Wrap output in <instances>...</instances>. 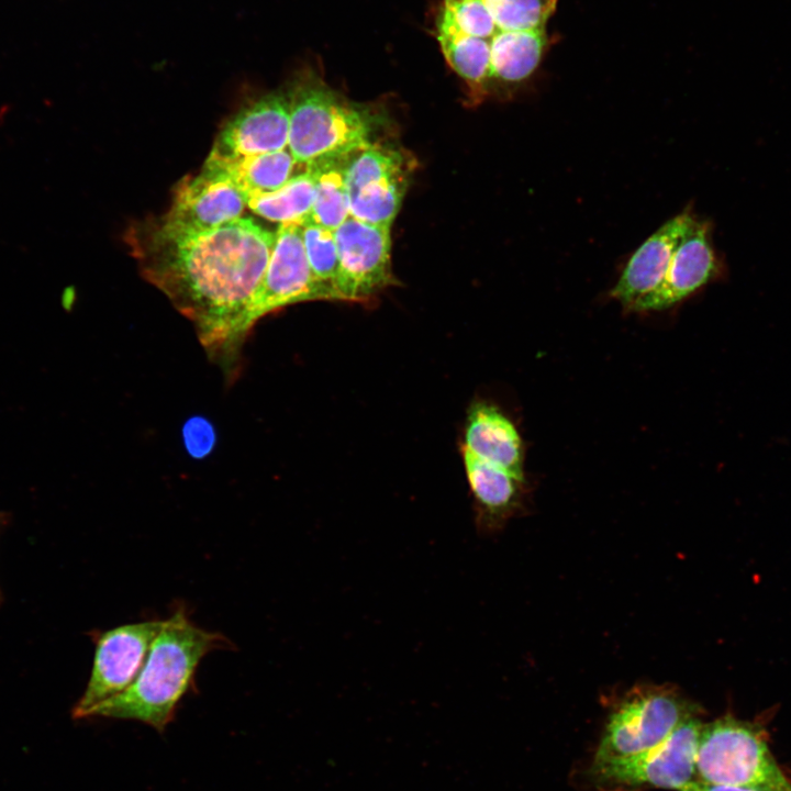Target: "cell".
<instances>
[{
  "instance_id": "obj_19",
  "label": "cell",
  "mask_w": 791,
  "mask_h": 791,
  "mask_svg": "<svg viewBox=\"0 0 791 791\" xmlns=\"http://www.w3.org/2000/svg\"><path fill=\"white\" fill-rule=\"evenodd\" d=\"M315 175L310 166L293 175L277 190L247 197V208L269 221L304 223L311 213L314 199Z\"/></svg>"
},
{
  "instance_id": "obj_8",
  "label": "cell",
  "mask_w": 791,
  "mask_h": 791,
  "mask_svg": "<svg viewBox=\"0 0 791 791\" xmlns=\"http://www.w3.org/2000/svg\"><path fill=\"white\" fill-rule=\"evenodd\" d=\"M310 300H335L334 291L311 271L301 224H279L266 272L244 319L245 334L266 314Z\"/></svg>"
},
{
  "instance_id": "obj_4",
  "label": "cell",
  "mask_w": 791,
  "mask_h": 791,
  "mask_svg": "<svg viewBox=\"0 0 791 791\" xmlns=\"http://www.w3.org/2000/svg\"><path fill=\"white\" fill-rule=\"evenodd\" d=\"M695 775L711 784L791 791V781L770 753L762 728L731 715L702 726Z\"/></svg>"
},
{
  "instance_id": "obj_5",
  "label": "cell",
  "mask_w": 791,
  "mask_h": 791,
  "mask_svg": "<svg viewBox=\"0 0 791 791\" xmlns=\"http://www.w3.org/2000/svg\"><path fill=\"white\" fill-rule=\"evenodd\" d=\"M694 715L693 705L675 689L662 686L633 689L610 714L593 762L653 748Z\"/></svg>"
},
{
  "instance_id": "obj_6",
  "label": "cell",
  "mask_w": 791,
  "mask_h": 791,
  "mask_svg": "<svg viewBox=\"0 0 791 791\" xmlns=\"http://www.w3.org/2000/svg\"><path fill=\"white\" fill-rule=\"evenodd\" d=\"M702 726L695 715L691 716L653 748L627 757L593 762L592 777L600 786L611 789L654 787L681 791L695 776Z\"/></svg>"
},
{
  "instance_id": "obj_16",
  "label": "cell",
  "mask_w": 791,
  "mask_h": 791,
  "mask_svg": "<svg viewBox=\"0 0 791 791\" xmlns=\"http://www.w3.org/2000/svg\"><path fill=\"white\" fill-rule=\"evenodd\" d=\"M464 448L525 481L521 437L513 423L495 405L487 402L471 405Z\"/></svg>"
},
{
  "instance_id": "obj_3",
  "label": "cell",
  "mask_w": 791,
  "mask_h": 791,
  "mask_svg": "<svg viewBox=\"0 0 791 791\" xmlns=\"http://www.w3.org/2000/svg\"><path fill=\"white\" fill-rule=\"evenodd\" d=\"M286 91L288 148L298 165L349 157L374 144L371 113L338 94L312 70L300 74Z\"/></svg>"
},
{
  "instance_id": "obj_7",
  "label": "cell",
  "mask_w": 791,
  "mask_h": 791,
  "mask_svg": "<svg viewBox=\"0 0 791 791\" xmlns=\"http://www.w3.org/2000/svg\"><path fill=\"white\" fill-rule=\"evenodd\" d=\"M163 620L123 624L92 633L96 645L87 687L73 709L85 718L101 702L124 691L140 673Z\"/></svg>"
},
{
  "instance_id": "obj_15",
  "label": "cell",
  "mask_w": 791,
  "mask_h": 791,
  "mask_svg": "<svg viewBox=\"0 0 791 791\" xmlns=\"http://www.w3.org/2000/svg\"><path fill=\"white\" fill-rule=\"evenodd\" d=\"M463 458L474 497L477 530L482 534L494 533L519 510L525 481L464 447Z\"/></svg>"
},
{
  "instance_id": "obj_9",
  "label": "cell",
  "mask_w": 791,
  "mask_h": 791,
  "mask_svg": "<svg viewBox=\"0 0 791 791\" xmlns=\"http://www.w3.org/2000/svg\"><path fill=\"white\" fill-rule=\"evenodd\" d=\"M390 231L391 226L352 215L334 230L338 256L335 300L361 301L396 283Z\"/></svg>"
},
{
  "instance_id": "obj_17",
  "label": "cell",
  "mask_w": 791,
  "mask_h": 791,
  "mask_svg": "<svg viewBox=\"0 0 791 791\" xmlns=\"http://www.w3.org/2000/svg\"><path fill=\"white\" fill-rule=\"evenodd\" d=\"M489 83L519 85L539 66L548 45L543 29L498 31L490 40Z\"/></svg>"
},
{
  "instance_id": "obj_12",
  "label": "cell",
  "mask_w": 791,
  "mask_h": 791,
  "mask_svg": "<svg viewBox=\"0 0 791 791\" xmlns=\"http://www.w3.org/2000/svg\"><path fill=\"white\" fill-rule=\"evenodd\" d=\"M289 120L287 91L266 93L224 123L209 156L234 158L287 148Z\"/></svg>"
},
{
  "instance_id": "obj_10",
  "label": "cell",
  "mask_w": 791,
  "mask_h": 791,
  "mask_svg": "<svg viewBox=\"0 0 791 791\" xmlns=\"http://www.w3.org/2000/svg\"><path fill=\"white\" fill-rule=\"evenodd\" d=\"M410 165L401 151L374 143L346 167L350 215L391 226L409 186Z\"/></svg>"
},
{
  "instance_id": "obj_18",
  "label": "cell",
  "mask_w": 791,
  "mask_h": 791,
  "mask_svg": "<svg viewBox=\"0 0 791 791\" xmlns=\"http://www.w3.org/2000/svg\"><path fill=\"white\" fill-rule=\"evenodd\" d=\"M204 163L225 172L247 197L279 189L298 165L288 147L234 158L208 156Z\"/></svg>"
},
{
  "instance_id": "obj_14",
  "label": "cell",
  "mask_w": 791,
  "mask_h": 791,
  "mask_svg": "<svg viewBox=\"0 0 791 791\" xmlns=\"http://www.w3.org/2000/svg\"><path fill=\"white\" fill-rule=\"evenodd\" d=\"M697 218L689 210L666 221L628 258L610 296L631 309L662 282L673 253Z\"/></svg>"
},
{
  "instance_id": "obj_20",
  "label": "cell",
  "mask_w": 791,
  "mask_h": 791,
  "mask_svg": "<svg viewBox=\"0 0 791 791\" xmlns=\"http://www.w3.org/2000/svg\"><path fill=\"white\" fill-rule=\"evenodd\" d=\"M350 157L325 158L307 165L315 175L309 221L334 231L350 216L346 183V167Z\"/></svg>"
},
{
  "instance_id": "obj_25",
  "label": "cell",
  "mask_w": 791,
  "mask_h": 791,
  "mask_svg": "<svg viewBox=\"0 0 791 791\" xmlns=\"http://www.w3.org/2000/svg\"><path fill=\"white\" fill-rule=\"evenodd\" d=\"M0 604H1V593H0Z\"/></svg>"
},
{
  "instance_id": "obj_1",
  "label": "cell",
  "mask_w": 791,
  "mask_h": 791,
  "mask_svg": "<svg viewBox=\"0 0 791 791\" xmlns=\"http://www.w3.org/2000/svg\"><path fill=\"white\" fill-rule=\"evenodd\" d=\"M143 277L196 330L209 355L229 365L246 337L244 319L266 272L271 232L239 218L205 232H176L157 220L127 235Z\"/></svg>"
},
{
  "instance_id": "obj_22",
  "label": "cell",
  "mask_w": 791,
  "mask_h": 791,
  "mask_svg": "<svg viewBox=\"0 0 791 791\" xmlns=\"http://www.w3.org/2000/svg\"><path fill=\"white\" fill-rule=\"evenodd\" d=\"M498 31L543 29L555 12L558 0H480Z\"/></svg>"
},
{
  "instance_id": "obj_2",
  "label": "cell",
  "mask_w": 791,
  "mask_h": 791,
  "mask_svg": "<svg viewBox=\"0 0 791 791\" xmlns=\"http://www.w3.org/2000/svg\"><path fill=\"white\" fill-rule=\"evenodd\" d=\"M234 647L225 635L198 626L186 606L179 605L163 620L135 680L94 706L87 717L137 721L163 733L182 698L196 688L201 660L212 650Z\"/></svg>"
},
{
  "instance_id": "obj_24",
  "label": "cell",
  "mask_w": 791,
  "mask_h": 791,
  "mask_svg": "<svg viewBox=\"0 0 791 791\" xmlns=\"http://www.w3.org/2000/svg\"><path fill=\"white\" fill-rule=\"evenodd\" d=\"M681 791H755L751 789L746 788H739V787H731V786H721V784H711L705 783L701 781H692L688 783Z\"/></svg>"
},
{
  "instance_id": "obj_11",
  "label": "cell",
  "mask_w": 791,
  "mask_h": 791,
  "mask_svg": "<svg viewBox=\"0 0 791 791\" xmlns=\"http://www.w3.org/2000/svg\"><path fill=\"white\" fill-rule=\"evenodd\" d=\"M246 208V193L221 169L204 163L198 174L177 183L169 210L157 221L176 232H205L242 218Z\"/></svg>"
},
{
  "instance_id": "obj_23",
  "label": "cell",
  "mask_w": 791,
  "mask_h": 791,
  "mask_svg": "<svg viewBox=\"0 0 791 791\" xmlns=\"http://www.w3.org/2000/svg\"><path fill=\"white\" fill-rule=\"evenodd\" d=\"M301 227L303 248L312 274L333 289L338 265L334 231L309 220Z\"/></svg>"
},
{
  "instance_id": "obj_21",
  "label": "cell",
  "mask_w": 791,
  "mask_h": 791,
  "mask_svg": "<svg viewBox=\"0 0 791 791\" xmlns=\"http://www.w3.org/2000/svg\"><path fill=\"white\" fill-rule=\"evenodd\" d=\"M435 37L449 67L476 93L489 87V40L453 32L435 31Z\"/></svg>"
},
{
  "instance_id": "obj_13",
  "label": "cell",
  "mask_w": 791,
  "mask_h": 791,
  "mask_svg": "<svg viewBox=\"0 0 791 791\" xmlns=\"http://www.w3.org/2000/svg\"><path fill=\"white\" fill-rule=\"evenodd\" d=\"M718 274L720 263L711 242L710 226L697 219L679 242L662 282L631 310L651 312L670 309L705 287Z\"/></svg>"
}]
</instances>
